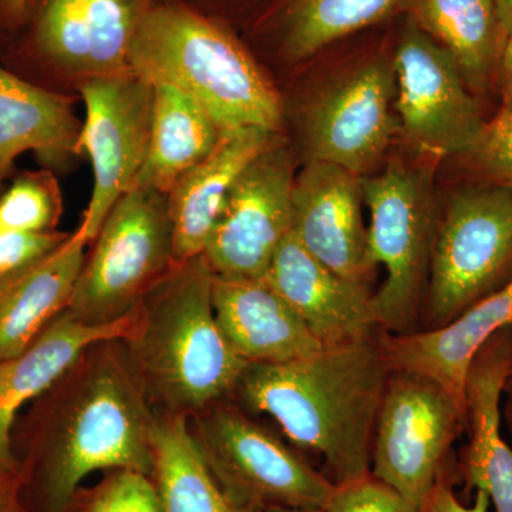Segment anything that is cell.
Instances as JSON below:
<instances>
[{"instance_id": "cell-1", "label": "cell", "mask_w": 512, "mask_h": 512, "mask_svg": "<svg viewBox=\"0 0 512 512\" xmlns=\"http://www.w3.org/2000/svg\"><path fill=\"white\" fill-rule=\"evenodd\" d=\"M26 407L12 429L23 511L72 512L96 471L153 474L157 409L123 339L90 346Z\"/></svg>"}, {"instance_id": "cell-2", "label": "cell", "mask_w": 512, "mask_h": 512, "mask_svg": "<svg viewBox=\"0 0 512 512\" xmlns=\"http://www.w3.org/2000/svg\"><path fill=\"white\" fill-rule=\"evenodd\" d=\"M392 370L382 338L373 335L293 362L249 365L237 389L249 409L268 414L289 440L318 453L339 485L370 474Z\"/></svg>"}, {"instance_id": "cell-3", "label": "cell", "mask_w": 512, "mask_h": 512, "mask_svg": "<svg viewBox=\"0 0 512 512\" xmlns=\"http://www.w3.org/2000/svg\"><path fill=\"white\" fill-rule=\"evenodd\" d=\"M204 255L175 264L134 309L123 339L157 412L194 416L237 389L249 366L222 335Z\"/></svg>"}, {"instance_id": "cell-4", "label": "cell", "mask_w": 512, "mask_h": 512, "mask_svg": "<svg viewBox=\"0 0 512 512\" xmlns=\"http://www.w3.org/2000/svg\"><path fill=\"white\" fill-rule=\"evenodd\" d=\"M131 72L190 94L228 131L282 123L278 93L254 57L221 22L183 0H161L131 47Z\"/></svg>"}, {"instance_id": "cell-5", "label": "cell", "mask_w": 512, "mask_h": 512, "mask_svg": "<svg viewBox=\"0 0 512 512\" xmlns=\"http://www.w3.org/2000/svg\"><path fill=\"white\" fill-rule=\"evenodd\" d=\"M86 256L69 311L92 325L126 318L174 266L168 195L136 187L116 202Z\"/></svg>"}, {"instance_id": "cell-6", "label": "cell", "mask_w": 512, "mask_h": 512, "mask_svg": "<svg viewBox=\"0 0 512 512\" xmlns=\"http://www.w3.org/2000/svg\"><path fill=\"white\" fill-rule=\"evenodd\" d=\"M427 323L441 328L512 278V188L451 194L431 247Z\"/></svg>"}, {"instance_id": "cell-7", "label": "cell", "mask_w": 512, "mask_h": 512, "mask_svg": "<svg viewBox=\"0 0 512 512\" xmlns=\"http://www.w3.org/2000/svg\"><path fill=\"white\" fill-rule=\"evenodd\" d=\"M188 423L218 484L245 510H323L335 490L328 477L237 409L214 403Z\"/></svg>"}, {"instance_id": "cell-8", "label": "cell", "mask_w": 512, "mask_h": 512, "mask_svg": "<svg viewBox=\"0 0 512 512\" xmlns=\"http://www.w3.org/2000/svg\"><path fill=\"white\" fill-rule=\"evenodd\" d=\"M369 208L367 251L370 264L382 265L386 279L373 296L379 328L409 333L429 274L433 247L430 175L393 161L386 170L362 177Z\"/></svg>"}, {"instance_id": "cell-9", "label": "cell", "mask_w": 512, "mask_h": 512, "mask_svg": "<svg viewBox=\"0 0 512 512\" xmlns=\"http://www.w3.org/2000/svg\"><path fill=\"white\" fill-rule=\"evenodd\" d=\"M466 410L439 384L392 370L373 437L370 474L424 512Z\"/></svg>"}, {"instance_id": "cell-10", "label": "cell", "mask_w": 512, "mask_h": 512, "mask_svg": "<svg viewBox=\"0 0 512 512\" xmlns=\"http://www.w3.org/2000/svg\"><path fill=\"white\" fill-rule=\"evenodd\" d=\"M86 120L77 154L92 161L94 187L74 237L90 244L116 202L137 187L146 163L153 121L154 86L133 72L84 79Z\"/></svg>"}, {"instance_id": "cell-11", "label": "cell", "mask_w": 512, "mask_h": 512, "mask_svg": "<svg viewBox=\"0 0 512 512\" xmlns=\"http://www.w3.org/2000/svg\"><path fill=\"white\" fill-rule=\"evenodd\" d=\"M403 19L393 69L404 134L421 153L464 157L476 147L487 124L477 97L453 57L412 20Z\"/></svg>"}, {"instance_id": "cell-12", "label": "cell", "mask_w": 512, "mask_h": 512, "mask_svg": "<svg viewBox=\"0 0 512 512\" xmlns=\"http://www.w3.org/2000/svg\"><path fill=\"white\" fill-rule=\"evenodd\" d=\"M291 153L278 137L235 178L204 258L220 278L261 281L292 231Z\"/></svg>"}, {"instance_id": "cell-13", "label": "cell", "mask_w": 512, "mask_h": 512, "mask_svg": "<svg viewBox=\"0 0 512 512\" xmlns=\"http://www.w3.org/2000/svg\"><path fill=\"white\" fill-rule=\"evenodd\" d=\"M393 60H370L313 101L303 116L308 161L338 165L366 177L382 160L396 130Z\"/></svg>"}, {"instance_id": "cell-14", "label": "cell", "mask_w": 512, "mask_h": 512, "mask_svg": "<svg viewBox=\"0 0 512 512\" xmlns=\"http://www.w3.org/2000/svg\"><path fill=\"white\" fill-rule=\"evenodd\" d=\"M161 0H33L30 55L53 69L90 77L131 72V47Z\"/></svg>"}, {"instance_id": "cell-15", "label": "cell", "mask_w": 512, "mask_h": 512, "mask_svg": "<svg viewBox=\"0 0 512 512\" xmlns=\"http://www.w3.org/2000/svg\"><path fill=\"white\" fill-rule=\"evenodd\" d=\"M362 178L338 165L308 161L295 175L292 232L336 274L365 285L372 272L362 218Z\"/></svg>"}, {"instance_id": "cell-16", "label": "cell", "mask_w": 512, "mask_h": 512, "mask_svg": "<svg viewBox=\"0 0 512 512\" xmlns=\"http://www.w3.org/2000/svg\"><path fill=\"white\" fill-rule=\"evenodd\" d=\"M264 281L291 306L323 348L376 335L375 302L366 286L323 265L292 231L279 245Z\"/></svg>"}, {"instance_id": "cell-17", "label": "cell", "mask_w": 512, "mask_h": 512, "mask_svg": "<svg viewBox=\"0 0 512 512\" xmlns=\"http://www.w3.org/2000/svg\"><path fill=\"white\" fill-rule=\"evenodd\" d=\"M512 366V326L498 330L467 372L463 471L467 490L484 491L495 512H512V448L501 436V404Z\"/></svg>"}, {"instance_id": "cell-18", "label": "cell", "mask_w": 512, "mask_h": 512, "mask_svg": "<svg viewBox=\"0 0 512 512\" xmlns=\"http://www.w3.org/2000/svg\"><path fill=\"white\" fill-rule=\"evenodd\" d=\"M134 311L119 322L92 325L69 309L56 316L18 356L0 363V464L18 476L12 429L19 413L69 372L90 346L126 339Z\"/></svg>"}, {"instance_id": "cell-19", "label": "cell", "mask_w": 512, "mask_h": 512, "mask_svg": "<svg viewBox=\"0 0 512 512\" xmlns=\"http://www.w3.org/2000/svg\"><path fill=\"white\" fill-rule=\"evenodd\" d=\"M508 326H512V278L447 325L383 336L382 345L393 370L433 380L466 410L464 387L471 360L491 336Z\"/></svg>"}, {"instance_id": "cell-20", "label": "cell", "mask_w": 512, "mask_h": 512, "mask_svg": "<svg viewBox=\"0 0 512 512\" xmlns=\"http://www.w3.org/2000/svg\"><path fill=\"white\" fill-rule=\"evenodd\" d=\"M212 306L231 348L249 365H279L315 355L322 343L264 279L214 274Z\"/></svg>"}, {"instance_id": "cell-21", "label": "cell", "mask_w": 512, "mask_h": 512, "mask_svg": "<svg viewBox=\"0 0 512 512\" xmlns=\"http://www.w3.org/2000/svg\"><path fill=\"white\" fill-rule=\"evenodd\" d=\"M275 138L259 128L228 131L210 156L178 178L168 192L174 265L204 254L229 187Z\"/></svg>"}, {"instance_id": "cell-22", "label": "cell", "mask_w": 512, "mask_h": 512, "mask_svg": "<svg viewBox=\"0 0 512 512\" xmlns=\"http://www.w3.org/2000/svg\"><path fill=\"white\" fill-rule=\"evenodd\" d=\"M86 247L72 234L52 254L0 282V363L22 353L69 308Z\"/></svg>"}, {"instance_id": "cell-23", "label": "cell", "mask_w": 512, "mask_h": 512, "mask_svg": "<svg viewBox=\"0 0 512 512\" xmlns=\"http://www.w3.org/2000/svg\"><path fill=\"white\" fill-rule=\"evenodd\" d=\"M399 13L453 57L474 96L497 86L505 39L495 0H400Z\"/></svg>"}, {"instance_id": "cell-24", "label": "cell", "mask_w": 512, "mask_h": 512, "mask_svg": "<svg viewBox=\"0 0 512 512\" xmlns=\"http://www.w3.org/2000/svg\"><path fill=\"white\" fill-rule=\"evenodd\" d=\"M80 131L67 97L0 66V183L26 151L52 160L77 154Z\"/></svg>"}, {"instance_id": "cell-25", "label": "cell", "mask_w": 512, "mask_h": 512, "mask_svg": "<svg viewBox=\"0 0 512 512\" xmlns=\"http://www.w3.org/2000/svg\"><path fill=\"white\" fill-rule=\"evenodd\" d=\"M153 86L150 144L137 187L168 195L181 175L210 156L225 131L190 94L170 84Z\"/></svg>"}, {"instance_id": "cell-26", "label": "cell", "mask_w": 512, "mask_h": 512, "mask_svg": "<svg viewBox=\"0 0 512 512\" xmlns=\"http://www.w3.org/2000/svg\"><path fill=\"white\" fill-rule=\"evenodd\" d=\"M400 0H275L265 16L285 59L302 62L399 13Z\"/></svg>"}, {"instance_id": "cell-27", "label": "cell", "mask_w": 512, "mask_h": 512, "mask_svg": "<svg viewBox=\"0 0 512 512\" xmlns=\"http://www.w3.org/2000/svg\"><path fill=\"white\" fill-rule=\"evenodd\" d=\"M151 478L163 512H251L235 504L211 473L187 416L157 412Z\"/></svg>"}, {"instance_id": "cell-28", "label": "cell", "mask_w": 512, "mask_h": 512, "mask_svg": "<svg viewBox=\"0 0 512 512\" xmlns=\"http://www.w3.org/2000/svg\"><path fill=\"white\" fill-rule=\"evenodd\" d=\"M62 192L50 171H26L0 197V231L46 234L57 231Z\"/></svg>"}, {"instance_id": "cell-29", "label": "cell", "mask_w": 512, "mask_h": 512, "mask_svg": "<svg viewBox=\"0 0 512 512\" xmlns=\"http://www.w3.org/2000/svg\"><path fill=\"white\" fill-rule=\"evenodd\" d=\"M72 512H163V507L153 478L116 470L89 493L77 494Z\"/></svg>"}, {"instance_id": "cell-30", "label": "cell", "mask_w": 512, "mask_h": 512, "mask_svg": "<svg viewBox=\"0 0 512 512\" xmlns=\"http://www.w3.org/2000/svg\"><path fill=\"white\" fill-rule=\"evenodd\" d=\"M464 157L483 183L512 188V110L501 107L485 124L476 147Z\"/></svg>"}, {"instance_id": "cell-31", "label": "cell", "mask_w": 512, "mask_h": 512, "mask_svg": "<svg viewBox=\"0 0 512 512\" xmlns=\"http://www.w3.org/2000/svg\"><path fill=\"white\" fill-rule=\"evenodd\" d=\"M323 512H423L372 474L335 485Z\"/></svg>"}, {"instance_id": "cell-32", "label": "cell", "mask_w": 512, "mask_h": 512, "mask_svg": "<svg viewBox=\"0 0 512 512\" xmlns=\"http://www.w3.org/2000/svg\"><path fill=\"white\" fill-rule=\"evenodd\" d=\"M69 237L70 234L59 231L46 234L0 231V282L52 254Z\"/></svg>"}, {"instance_id": "cell-33", "label": "cell", "mask_w": 512, "mask_h": 512, "mask_svg": "<svg viewBox=\"0 0 512 512\" xmlns=\"http://www.w3.org/2000/svg\"><path fill=\"white\" fill-rule=\"evenodd\" d=\"M490 504V497L484 491H477L476 500L471 507L461 504L443 471L431 491L424 512H488Z\"/></svg>"}, {"instance_id": "cell-34", "label": "cell", "mask_w": 512, "mask_h": 512, "mask_svg": "<svg viewBox=\"0 0 512 512\" xmlns=\"http://www.w3.org/2000/svg\"><path fill=\"white\" fill-rule=\"evenodd\" d=\"M33 0H0V29L15 30L25 26Z\"/></svg>"}, {"instance_id": "cell-35", "label": "cell", "mask_w": 512, "mask_h": 512, "mask_svg": "<svg viewBox=\"0 0 512 512\" xmlns=\"http://www.w3.org/2000/svg\"><path fill=\"white\" fill-rule=\"evenodd\" d=\"M497 87L498 92H500L501 107L512 110V33L504 43L500 70H498Z\"/></svg>"}, {"instance_id": "cell-36", "label": "cell", "mask_w": 512, "mask_h": 512, "mask_svg": "<svg viewBox=\"0 0 512 512\" xmlns=\"http://www.w3.org/2000/svg\"><path fill=\"white\" fill-rule=\"evenodd\" d=\"M0 512H25L19 495V478L0 464Z\"/></svg>"}, {"instance_id": "cell-37", "label": "cell", "mask_w": 512, "mask_h": 512, "mask_svg": "<svg viewBox=\"0 0 512 512\" xmlns=\"http://www.w3.org/2000/svg\"><path fill=\"white\" fill-rule=\"evenodd\" d=\"M497 5L498 20H500L501 32L504 39L512 33V0H495Z\"/></svg>"}, {"instance_id": "cell-38", "label": "cell", "mask_w": 512, "mask_h": 512, "mask_svg": "<svg viewBox=\"0 0 512 512\" xmlns=\"http://www.w3.org/2000/svg\"><path fill=\"white\" fill-rule=\"evenodd\" d=\"M503 404H501V414H503L508 430L512 434V373L505 382L503 393Z\"/></svg>"}, {"instance_id": "cell-39", "label": "cell", "mask_w": 512, "mask_h": 512, "mask_svg": "<svg viewBox=\"0 0 512 512\" xmlns=\"http://www.w3.org/2000/svg\"><path fill=\"white\" fill-rule=\"evenodd\" d=\"M264 512H323V510H311V508H269Z\"/></svg>"}, {"instance_id": "cell-40", "label": "cell", "mask_w": 512, "mask_h": 512, "mask_svg": "<svg viewBox=\"0 0 512 512\" xmlns=\"http://www.w3.org/2000/svg\"><path fill=\"white\" fill-rule=\"evenodd\" d=\"M183 2L187 3V5L195 6L197 0H183ZM218 2H235V0H218Z\"/></svg>"}, {"instance_id": "cell-41", "label": "cell", "mask_w": 512, "mask_h": 512, "mask_svg": "<svg viewBox=\"0 0 512 512\" xmlns=\"http://www.w3.org/2000/svg\"><path fill=\"white\" fill-rule=\"evenodd\" d=\"M511 373H512V366H511ZM511 373H510V375H511Z\"/></svg>"}]
</instances>
